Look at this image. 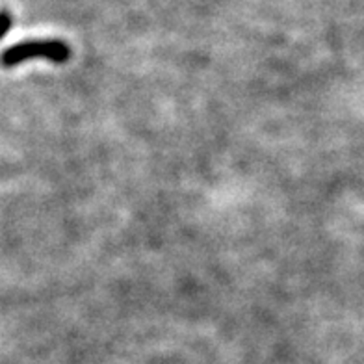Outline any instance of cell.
Instances as JSON below:
<instances>
[{
	"label": "cell",
	"mask_w": 364,
	"mask_h": 364,
	"mask_svg": "<svg viewBox=\"0 0 364 364\" xmlns=\"http://www.w3.org/2000/svg\"><path fill=\"white\" fill-rule=\"evenodd\" d=\"M71 56V50L63 41H26V43L14 45L6 48L2 54V63L4 68H14L17 63L30 60V58H45L54 63L68 62Z\"/></svg>",
	"instance_id": "6da1fadb"
},
{
	"label": "cell",
	"mask_w": 364,
	"mask_h": 364,
	"mask_svg": "<svg viewBox=\"0 0 364 364\" xmlns=\"http://www.w3.org/2000/svg\"><path fill=\"white\" fill-rule=\"evenodd\" d=\"M2 21H4V28H2V36H4L6 32H8V30H10V26H11L10 15L6 14V11H4V15H2Z\"/></svg>",
	"instance_id": "7a4b0ae2"
}]
</instances>
